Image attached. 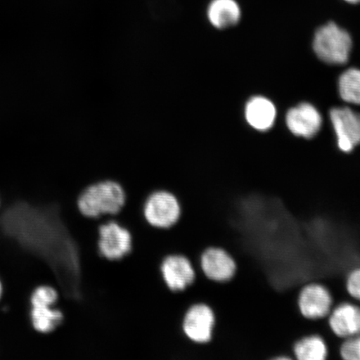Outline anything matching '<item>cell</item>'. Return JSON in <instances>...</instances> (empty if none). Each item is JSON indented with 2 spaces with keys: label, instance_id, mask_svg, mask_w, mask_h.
Instances as JSON below:
<instances>
[{
  "label": "cell",
  "instance_id": "1",
  "mask_svg": "<svg viewBox=\"0 0 360 360\" xmlns=\"http://www.w3.org/2000/svg\"><path fill=\"white\" fill-rule=\"evenodd\" d=\"M124 188L115 180L105 179L85 187L79 193L76 205L85 218L98 219L118 214L125 205Z\"/></svg>",
  "mask_w": 360,
  "mask_h": 360
},
{
  "label": "cell",
  "instance_id": "2",
  "mask_svg": "<svg viewBox=\"0 0 360 360\" xmlns=\"http://www.w3.org/2000/svg\"><path fill=\"white\" fill-rule=\"evenodd\" d=\"M352 46L350 34L335 22L321 27L314 34L313 48L315 55L328 65L346 64Z\"/></svg>",
  "mask_w": 360,
  "mask_h": 360
},
{
  "label": "cell",
  "instance_id": "3",
  "mask_svg": "<svg viewBox=\"0 0 360 360\" xmlns=\"http://www.w3.org/2000/svg\"><path fill=\"white\" fill-rule=\"evenodd\" d=\"M335 304L330 288L319 281L303 283L297 292V309L300 316L309 322L326 321Z\"/></svg>",
  "mask_w": 360,
  "mask_h": 360
},
{
  "label": "cell",
  "instance_id": "4",
  "mask_svg": "<svg viewBox=\"0 0 360 360\" xmlns=\"http://www.w3.org/2000/svg\"><path fill=\"white\" fill-rule=\"evenodd\" d=\"M143 217L150 226L166 229L176 224L181 216V205L176 195L166 190L152 192L143 205Z\"/></svg>",
  "mask_w": 360,
  "mask_h": 360
},
{
  "label": "cell",
  "instance_id": "5",
  "mask_svg": "<svg viewBox=\"0 0 360 360\" xmlns=\"http://www.w3.org/2000/svg\"><path fill=\"white\" fill-rule=\"evenodd\" d=\"M132 235L128 229L108 216L98 226V250L108 260H120L132 251Z\"/></svg>",
  "mask_w": 360,
  "mask_h": 360
},
{
  "label": "cell",
  "instance_id": "6",
  "mask_svg": "<svg viewBox=\"0 0 360 360\" xmlns=\"http://www.w3.org/2000/svg\"><path fill=\"white\" fill-rule=\"evenodd\" d=\"M200 269L207 280L224 283L235 278L238 271V264L231 252L224 248L210 246L202 252Z\"/></svg>",
  "mask_w": 360,
  "mask_h": 360
},
{
  "label": "cell",
  "instance_id": "7",
  "mask_svg": "<svg viewBox=\"0 0 360 360\" xmlns=\"http://www.w3.org/2000/svg\"><path fill=\"white\" fill-rule=\"evenodd\" d=\"M215 323L214 309L205 303H198L191 306L184 314L182 330L193 343L207 345L213 339Z\"/></svg>",
  "mask_w": 360,
  "mask_h": 360
},
{
  "label": "cell",
  "instance_id": "8",
  "mask_svg": "<svg viewBox=\"0 0 360 360\" xmlns=\"http://www.w3.org/2000/svg\"><path fill=\"white\" fill-rule=\"evenodd\" d=\"M328 330L337 340L360 334V304L345 300L335 303L326 319Z\"/></svg>",
  "mask_w": 360,
  "mask_h": 360
},
{
  "label": "cell",
  "instance_id": "9",
  "mask_svg": "<svg viewBox=\"0 0 360 360\" xmlns=\"http://www.w3.org/2000/svg\"><path fill=\"white\" fill-rule=\"evenodd\" d=\"M330 117L338 147L342 152H352L360 143V114L348 107H338L330 110Z\"/></svg>",
  "mask_w": 360,
  "mask_h": 360
},
{
  "label": "cell",
  "instance_id": "10",
  "mask_svg": "<svg viewBox=\"0 0 360 360\" xmlns=\"http://www.w3.org/2000/svg\"><path fill=\"white\" fill-rule=\"evenodd\" d=\"M160 272L166 286L172 292L186 290L196 278L191 261L183 255L166 256L160 264Z\"/></svg>",
  "mask_w": 360,
  "mask_h": 360
},
{
  "label": "cell",
  "instance_id": "11",
  "mask_svg": "<svg viewBox=\"0 0 360 360\" xmlns=\"http://www.w3.org/2000/svg\"><path fill=\"white\" fill-rule=\"evenodd\" d=\"M286 125L296 136L312 139L321 129L322 116L311 103H302L291 108L286 114Z\"/></svg>",
  "mask_w": 360,
  "mask_h": 360
},
{
  "label": "cell",
  "instance_id": "12",
  "mask_svg": "<svg viewBox=\"0 0 360 360\" xmlns=\"http://www.w3.org/2000/svg\"><path fill=\"white\" fill-rule=\"evenodd\" d=\"M277 115L274 103L263 96H255L247 102L245 116L247 123L258 131L265 132L273 127Z\"/></svg>",
  "mask_w": 360,
  "mask_h": 360
},
{
  "label": "cell",
  "instance_id": "13",
  "mask_svg": "<svg viewBox=\"0 0 360 360\" xmlns=\"http://www.w3.org/2000/svg\"><path fill=\"white\" fill-rule=\"evenodd\" d=\"M292 355L295 360H328L330 347L325 337L319 333H309L295 340Z\"/></svg>",
  "mask_w": 360,
  "mask_h": 360
},
{
  "label": "cell",
  "instance_id": "14",
  "mask_svg": "<svg viewBox=\"0 0 360 360\" xmlns=\"http://www.w3.org/2000/svg\"><path fill=\"white\" fill-rule=\"evenodd\" d=\"M207 17L215 28L227 29L240 20L241 10L236 0H212L207 10Z\"/></svg>",
  "mask_w": 360,
  "mask_h": 360
},
{
  "label": "cell",
  "instance_id": "15",
  "mask_svg": "<svg viewBox=\"0 0 360 360\" xmlns=\"http://www.w3.org/2000/svg\"><path fill=\"white\" fill-rule=\"evenodd\" d=\"M30 321L36 331L51 334L60 327L65 315L55 306H31Z\"/></svg>",
  "mask_w": 360,
  "mask_h": 360
},
{
  "label": "cell",
  "instance_id": "16",
  "mask_svg": "<svg viewBox=\"0 0 360 360\" xmlns=\"http://www.w3.org/2000/svg\"><path fill=\"white\" fill-rule=\"evenodd\" d=\"M340 96L345 102L360 105V70L349 69L339 79Z\"/></svg>",
  "mask_w": 360,
  "mask_h": 360
},
{
  "label": "cell",
  "instance_id": "17",
  "mask_svg": "<svg viewBox=\"0 0 360 360\" xmlns=\"http://www.w3.org/2000/svg\"><path fill=\"white\" fill-rule=\"evenodd\" d=\"M58 301V292L51 285H40L30 297L31 306H56Z\"/></svg>",
  "mask_w": 360,
  "mask_h": 360
},
{
  "label": "cell",
  "instance_id": "18",
  "mask_svg": "<svg viewBox=\"0 0 360 360\" xmlns=\"http://www.w3.org/2000/svg\"><path fill=\"white\" fill-rule=\"evenodd\" d=\"M338 352L340 359L360 360V334L340 340Z\"/></svg>",
  "mask_w": 360,
  "mask_h": 360
},
{
  "label": "cell",
  "instance_id": "19",
  "mask_svg": "<svg viewBox=\"0 0 360 360\" xmlns=\"http://www.w3.org/2000/svg\"><path fill=\"white\" fill-rule=\"evenodd\" d=\"M345 288L348 298L360 304V265L350 269L346 274Z\"/></svg>",
  "mask_w": 360,
  "mask_h": 360
},
{
  "label": "cell",
  "instance_id": "20",
  "mask_svg": "<svg viewBox=\"0 0 360 360\" xmlns=\"http://www.w3.org/2000/svg\"><path fill=\"white\" fill-rule=\"evenodd\" d=\"M143 241H145V240H139L138 242L134 243V244L132 245V250H138L139 248L141 247L143 244ZM135 255H136V254H135ZM128 256L131 259H135V258L133 257V254H130L129 253L128 255ZM138 256H137V257H138ZM143 264H145V267L147 269H146L147 271L150 272V271H152V270H154V268H153L151 266V264H150V262H148V259L146 263L143 262Z\"/></svg>",
  "mask_w": 360,
  "mask_h": 360
},
{
  "label": "cell",
  "instance_id": "21",
  "mask_svg": "<svg viewBox=\"0 0 360 360\" xmlns=\"http://www.w3.org/2000/svg\"><path fill=\"white\" fill-rule=\"evenodd\" d=\"M345 1L350 3V4H359V3H360V0H345Z\"/></svg>",
  "mask_w": 360,
  "mask_h": 360
},
{
  "label": "cell",
  "instance_id": "22",
  "mask_svg": "<svg viewBox=\"0 0 360 360\" xmlns=\"http://www.w3.org/2000/svg\"><path fill=\"white\" fill-rule=\"evenodd\" d=\"M3 294V285L1 281H0V299H1Z\"/></svg>",
  "mask_w": 360,
  "mask_h": 360
}]
</instances>
